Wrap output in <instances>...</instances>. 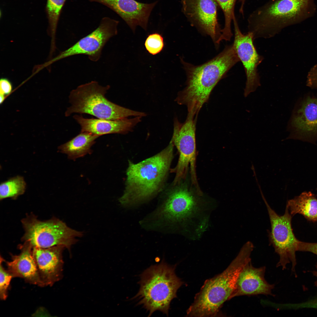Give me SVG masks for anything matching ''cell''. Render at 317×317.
<instances>
[{
    "label": "cell",
    "mask_w": 317,
    "mask_h": 317,
    "mask_svg": "<svg viewBox=\"0 0 317 317\" xmlns=\"http://www.w3.org/2000/svg\"><path fill=\"white\" fill-rule=\"evenodd\" d=\"M316 267L317 269V263L316 264ZM313 275L316 277L317 278V271H313ZM315 285L317 287V279L316 281L315 282Z\"/></svg>",
    "instance_id": "obj_31"
},
{
    "label": "cell",
    "mask_w": 317,
    "mask_h": 317,
    "mask_svg": "<svg viewBox=\"0 0 317 317\" xmlns=\"http://www.w3.org/2000/svg\"><path fill=\"white\" fill-rule=\"evenodd\" d=\"M100 3L118 14L134 32L137 26L146 30L149 18L157 3L144 4L135 0H89Z\"/></svg>",
    "instance_id": "obj_15"
},
{
    "label": "cell",
    "mask_w": 317,
    "mask_h": 317,
    "mask_svg": "<svg viewBox=\"0 0 317 317\" xmlns=\"http://www.w3.org/2000/svg\"><path fill=\"white\" fill-rule=\"evenodd\" d=\"M13 86L11 82L7 78H1L0 80V97L4 99L11 92Z\"/></svg>",
    "instance_id": "obj_27"
},
{
    "label": "cell",
    "mask_w": 317,
    "mask_h": 317,
    "mask_svg": "<svg viewBox=\"0 0 317 317\" xmlns=\"http://www.w3.org/2000/svg\"><path fill=\"white\" fill-rule=\"evenodd\" d=\"M25 230L22 240L33 247L47 248L63 246L70 254L71 247L78 241L77 237L83 235L82 232L69 227L62 221L53 218L45 221L38 220L33 215L22 220Z\"/></svg>",
    "instance_id": "obj_8"
},
{
    "label": "cell",
    "mask_w": 317,
    "mask_h": 317,
    "mask_svg": "<svg viewBox=\"0 0 317 317\" xmlns=\"http://www.w3.org/2000/svg\"><path fill=\"white\" fill-rule=\"evenodd\" d=\"M313 0H270L249 16L248 32L254 40L273 37L285 27L310 16L315 10Z\"/></svg>",
    "instance_id": "obj_5"
},
{
    "label": "cell",
    "mask_w": 317,
    "mask_h": 317,
    "mask_svg": "<svg viewBox=\"0 0 317 317\" xmlns=\"http://www.w3.org/2000/svg\"><path fill=\"white\" fill-rule=\"evenodd\" d=\"M307 84L312 88L317 89V65L314 66L309 72Z\"/></svg>",
    "instance_id": "obj_30"
},
{
    "label": "cell",
    "mask_w": 317,
    "mask_h": 317,
    "mask_svg": "<svg viewBox=\"0 0 317 317\" xmlns=\"http://www.w3.org/2000/svg\"><path fill=\"white\" fill-rule=\"evenodd\" d=\"M241 1L244 2H245L246 0H240Z\"/></svg>",
    "instance_id": "obj_32"
},
{
    "label": "cell",
    "mask_w": 317,
    "mask_h": 317,
    "mask_svg": "<svg viewBox=\"0 0 317 317\" xmlns=\"http://www.w3.org/2000/svg\"><path fill=\"white\" fill-rule=\"evenodd\" d=\"M291 125L300 135L308 136L317 133V98L308 97L302 103Z\"/></svg>",
    "instance_id": "obj_19"
},
{
    "label": "cell",
    "mask_w": 317,
    "mask_h": 317,
    "mask_svg": "<svg viewBox=\"0 0 317 317\" xmlns=\"http://www.w3.org/2000/svg\"><path fill=\"white\" fill-rule=\"evenodd\" d=\"M175 267L164 261L151 266L140 276V288L134 298L150 316L158 311L168 316L171 301L183 282L176 275Z\"/></svg>",
    "instance_id": "obj_6"
},
{
    "label": "cell",
    "mask_w": 317,
    "mask_h": 317,
    "mask_svg": "<svg viewBox=\"0 0 317 317\" xmlns=\"http://www.w3.org/2000/svg\"><path fill=\"white\" fill-rule=\"evenodd\" d=\"M197 117L188 114L185 122L181 123L177 119L174 122L171 139L179 153L176 167L172 171L176 174L173 185L178 183L187 177L190 168L192 183L198 187L196 173V124Z\"/></svg>",
    "instance_id": "obj_9"
},
{
    "label": "cell",
    "mask_w": 317,
    "mask_h": 317,
    "mask_svg": "<svg viewBox=\"0 0 317 317\" xmlns=\"http://www.w3.org/2000/svg\"><path fill=\"white\" fill-rule=\"evenodd\" d=\"M240 60L233 45L226 47L213 58L199 65L181 60L187 80L186 87L178 92L175 101L187 108L188 114L197 116L218 82Z\"/></svg>",
    "instance_id": "obj_2"
},
{
    "label": "cell",
    "mask_w": 317,
    "mask_h": 317,
    "mask_svg": "<svg viewBox=\"0 0 317 317\" xmlns=\"http://www.w3.org/2000/svg\"><path fill=\"white\" fill-rule=\"evenodd\" d=\"M20 249L21 251L19 254L11 255V261H5L7 270L13 277L21 278L30 284L43 286L33 256V247L25 243Z\"/></svg>",
    "instance_id": "obj_18"
},
{
    "label": "cell",
    "mask_w": 317,
    "mask_h": 317,
    "mask_svg": "<svg viewBox=\"0 0 317 317\" xmlns=\"http://www.w3.org/2000/svg\"><path fill=\"white\" fill-rule=\"evenodd\" d=\"M119 21L105 17L101 20L98 27L90 33L81 38L73 45L58 56L44 64L46 67L62 59L77 55H87L91 61L100 59L102 50L109 39L117 33Z\"/></svg>",
    "instance_id": "obj_11"
},
{
    "label": "cell",
    "mask_w": 317,
    "mask_h": 317,
    "mask_svg": "<svg viewBox=\"0 0 317 317\" xmlns=\"http://www.w3.org/2000/svg\"><path fill=\"white\" fill-rule=\"evenodd\" d=\"M297 251L308 252L317 255V243H308L298 241Z\"/></svg>",
    "instance_id": "obj_28"
},
{
    "label": "cell",
    "mask_w": 317,
    "mask_h": 317,
    "mask_svg": "<svg viewBox=\"0 0 317 317\" xmlns=\"http://www.w3.org/2000/svg\"><path fill=\"white\" fill-rule=\"evenodd\" d=\"M174 144L156 155L137 163L129 161L125 190L119 199L121 204L130 207L144 202L160 190L173 158Z\"/></svg>",
    "instance_id": "obj_3"
},
{
    "label": "cell",
    "mask_w": 317,
    "mask_h": 317,
    "mask_svg": "<svg viewBox=\"0 0 317 317\" xmlns=\"http://www.w3.org/2000/svg\"><path fill=\"white\" fill-rule=\"evenodd\" d=\"M222 10L225 16V24L221 30V35L217 41L218 44L222 40L230 41L232 36L231 23L235 16L234 8L236 0H215Z\"/></svg>",
    "instance_id": "obj_24"
},
{
    "label": "cell",
    "mask_w": 317,
    "mask_h": 317,
    "mask_svg": "<svg viewBox=\"0 0 317 317\" xmlns=\"http://www.w3.org/2000/svg\"><path fill=\"white\" fill-rule=\"evenodd\" d=\"M100 136L88 132H81L76 136L59 146V151L75 159L89 153L90 148Z\"/></svg>",
    "instance_id": "obj_20"
},
{
    "label": "cell",
    "mask_w": 317,
    "mask_h": 317,
    "mask_svg": "<svg viewBox=\"0 0 317 317\" xmlns=\"http://www.w3.org/2000/svg\"><path fill=\"white\" fill-rule=\"evenodd\" d=\"M286 206L292 216L299 214L309 221H317V198L311 192H303L289 200Z\"/></svg>",
    "instance_id": "obj_21"
},
{
    "label": "cell",
    "mask_w": 317,
    "mask_h": 317,
    "mask_svg": "<svg viewBox=\"0 0 317 317\" xmlns=\"http://www.w3.org/2000/svg\"><path fill=\"white\" fill-rule=\"evenodd\" d=\"M66 0H47L46 11L49 23V31L51 37L50 50H55V35L58 22Z\"/></svg>",
    "instance_id": "obj_22"
},
{
    "label": "cell",
    "mask_w": 317,
    "mask_h": 317,
    "mask_svg": "<svg viewBox=\"0 0 317 317\" xmlns=\"http://www.w3.org/2000/svg\"><path fill=\"white\" fill-rule=\"evenodd\" d=\"M4 259L1 257L0 264V298L4 300L8 296V291L10 282L13 277L8 270H6L3 266Z\"/></svg>",
    "instance_id": "obj_26"
},
{
    "label": "cell",
    "mask_w": 317,
    "mask_h": 317,
    "mask_svg": "<svg viewBox=\"0 0 317 317\" xmlns=\"http://www.w3.org/2000/svg\"><path fill=\"white\" fill-rule=\"evenodd\" d=\"M110 88L102 86L96 81L81 85L72 90L69 95L71 106L65 113L66 117L72 114H86L97 118L116 120L130 116H146L145 112L134 111L116 104L105 97Z\"/></svg>",
    "instance_id": "obj_7"
},
{
    "label": "cell",
    "mask_w": 317,
    "mask_h": 317,
    "mask_svg": "<svg viewBox=\"0 0 317 317\" xmlns=\"http://www.w3.org/2000/svg\"><path fill=\"white\" fill-rule=\"evenodd\" d=\"M254 247L251 242H246L225 270L205 281L187 310L186 316L213 317L218 314L224 303L231 299L241 271L251 260Z\"/></svg>",
    "instance_id": "obj_4"
},
{
    "label": "cell",
    "mask_w": 317,
    "mask_h": 317,
    "mask_svg": "<svg viewBox=\"0 0 317 317\" xmlns=\"http://www.w3.org/2000/svg\"><path fill=\"white\" fill-rule=\"evenodd\" d=\"M187 178L174 185L165 200L152 214L147 225L150 228L175 229L192 239L203 234L214 207Z\"/></svg>",
    "instance_id": "obj_1"
},
{
    "label": "cell",
    "mask_w": 317,
    "mask_h": 317,
    "mask_svg": "<svg viewBox=\"0 0 317 317\" xmlns=\"http://www.w3.org/2000/svg\"><path fill=\"white\" fill-rule=\"evenodd\" d=\"M144 46L148 52L155 55L160 53L165 46L164 38L162 35L158 32L149 34L145 41Z\"/></svg>",
    "instance_id": "obj_25"
},
{
    "label": "cell",
    "mask_w": 317,
    "mask_h": 317,
    "mask_svg": "<svg viewBox=\"0 0 317 317\" xmlns=\"http://www.w3.org/2000/svg\"><path fill=\"white\" fill-rule=\"evenodd\" d=\"M266 267L257 268L249 261L241 271L237 279L235 289L231 296H252L259 294L271 295L274 287V284H270L266 280Z\"/></svg>",
    "instance_id": "obj_16"
},
{
    "label": "cell",
    "mask_w": 317,
    "mask_h": 317,
    "mask_svg": "<svg viewBox=\"0 0 317 317\" xmlns=\"http://www.w3.org/2000/svg\"><path fill=\"white\" fill-rule=\"evenodd\" d=\"M233 21L235 34L233 45L245 72L246 81L244 95L247 97L261 86L257 68L264 58L257 52L254 44L252 33L248 32L245 34L242 33L235 16Z\"/></svg>",
    "instance_id": "obj_12"
},
{
    "label": "cell",
    "mask_w": 317,
    "mask_h": 317,
    "mask_svg": "<svg viewBox=\"0 0 317 317\" xmlns=\"http://www.w3.org/2000/svg\"><path fill=\"white\" fill-rule=\"evenodd\" d=\"M65 247H33L32 253L43 286H52L63 276L62 253Z\"/></svg>",
    "instance_id": "obj_14"
},
{
    "label": "cell",
    "mask_w": 317,
    "mask_h": 317,
    "mask_svg": "<svg viewBox=\"0 0 317 317\" xmlns=\"http://www.w3.org/2000/svg\"><path fill=\"white\" fill-rule=\"evenodd\" d=\"M262 192V198L266 205L271 225L269 236V242L279 257L276 264L283 270L291 263V270L295 272L296 264V252L299 240L296 237L291 226L292 215L286 206L284 214L278 215L270 206Z\"/></svg>",
    "instance_id": "obj_10"
},
{
    "label": "cell",
    "mask_w": 317,
    "mask_h": 317,
    "mask_svg": "<svg viewBox=\"0 0 317 317\" xmlns=\"http://www.w3.org/2000/svg\"><path fill=\"white\" fill-rule=\"evenodd\" d=\"M286 306L288 308L296 309L302 308L317 309V298L302 303L288 304Z\"/></svg>",
    "instance_id": "obj_29"
},
{
    "label": "cell",
    "mask_w": 317,
    "mask_h": 317,
    "mask_svg": "<svg viewBox=\"0 0 317 317\" xmlns=\"http://www.w3.org/2000/svg\"><path fill=\"white\" fill-rule=\"evenodd\" d=\"M142 117L137 116L130 119L110 120L85 118L77 115L73 116L80 126L81 132H88L100 136L112 134H126L131 131L141 121Z\"/></svg>",
    "instance_id": "obj_17"
},
{
    "label": "cell",
    "mask_w": 317,
    "mask_h": 317,
    "mask_svg": "<svg viewBox=\"0 0 317 317\" xmlns=\"http://www.w3.org/2000/svg\"><path fill=\"white\" fill-rule=\"evenodd\" d=\"M26 183L23 177L17 176L1 183L0 199L7 198L15 199L25 192Z\"/></svg>",
    "instance_id": "obj_23"
},
{
    "label": "cell",
    "mask_w": 317,
    "mask_h": 317,
    "mask_svg": "<svg viewBox=\"0 0 317 317\" xmlns=\"http://www.w3.org/2000/svg\"><path fill=\"white\" fill-rule=\"evenodd\" d=\"M183 11L188 18L216 44L221 35L217 18L215 0H181Z\"/></svg>",
    "instance_id": "obj_13"
}]
</instances>
